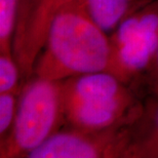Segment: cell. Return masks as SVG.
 Masks as SVG:
<instances>
[{"instance_id": "1", "label": "cell", "mask_w": 158, "mask_h": 158, "mask_svg": "<svg viewBox=\"0 0 158 158\" xmlns=\"http://www.w3.org/2000/svg\"><path fill=\"white\" fill-rule=\"evenodd\" d=\"M111 58L110 36L94 23L80 1L53 20L33 76L63 81L82 74L109 72Z\"/></svg>"}, {"instance_id": "2", "label": "cell", "mask_w": 158, "mask_h": 158, "mask_svg": "<svg viewBox=\"0 0 158 158\" xmlns=\"http://www.w3.org/2000/svg\"><path fill=\"white\" fill-rule=\"evenodd\" d=\"M61 85L64 120L71 128L106 131L132 124L144 112L135 94L111 72L73 76Z\"/></svg>"}, {"instance_id": "3", "label": "cell", "mask_w": 158, "mask_h": 158, "mask_svg": "<svg viewBox=\"0 0 158 158\" xmlns=\"http://www.w3.org/2000/svg\"><path fill=\"white\" fill-rule=\"evenodd\" d=\"M64 120L61 81L32 76L20 97L15 122L1 140L4 157H27L58 131Z\"/></svg>"}, {"instance_id": "4", "label": "cell", "mask_w": 158, "mask_h": 158, "mask_svg": "<svg viewBox=\"0 0 158 158\" xmlns=\"http://www.w3.org/2000/svg\"><path fill=\"white\" fill-rule=\"evenodd\" d=\"M109 72L135 83L152 64L158 49V0H140L110 36Z\"/></svg>"}, {"instance_id": "5", "label": "cell", "mask_w": 158, "mask_h": 158, "mask_svg": "<svg viewBox=\"0 0 158 158\" xmlns=\"http://www.w3.org/2000/svg\"><path fill=\"white\" fill-rule=\"evenodd\" d=\"M135 123L100 131H83L74 128L69 131H58L39 147L31 151L27 157H124L131 145Z\"/></svg>"}, {"instance_id": "6", "label": "cell", "mask_w": 158, "mask_h": 158, "mask_svg": "<svg viewBox=\"0 0 158 158\" xmlns=\"http://www.w3.org/2000/svg\"><path fill=\"white\" fill-rule=\"evenodd\" d=\"M82 0H34L21 36L14 42L12 52L25 80L33 76L36 60L42 52L53 20L69 6Z\"/></svg>"}, {"instance_id": "7", "label": "cell", "mask_w": 158, "mask_h": 158, "mask_svg": "<svg viewBox=\"0 0 158 158\" xmlns=\"http://www.w3.org/2000/svg\"><path fill=\"white\" fill-rule=\"evenodd\" d=\"M140 0H82L87 14L107 35L111 36Z\"/></svg>"}, {"instance_id": "8", "label": "cell", "mask_w": 158, "mask_h": 158, "mask_svg": "<svg viewBox=\"0 0 158 158\" xmlns=\"http://www.w3.org/2000/svg\"><path fill=\"white\" fill-rule=\"evenodd\" d=\"M124 157L158 158V106L145 121L140 118L135 121Z\"/></svg>"}, {"instance_id": "9", "label": "cell", "mask_w": 158, "mask_h": 158, "mask_svg": "<svg viewBox=\"0 0 158 158\" xmlns=\"http://www.w3.org/2000/svg\"><path fill=\"white\" fill-rule=\"evenodd\" d=\"M19 5L20 0H0V53L12 52Z\"/></svg>"}, {"instance_id": "10", "label": "cell", "mask_w": 158, "mask_h": 158, "mask_svg": "<svg viewBox=\"0 0 158 158\" xmlns=\"http://www.w3.org/2000/svg\"><path fill=\"white\" fill-rule=\"evenodd\" d=\"M21 70L14 53H0V94L17 91Z\"/></svg>"}, {"instance_id": "11", "label": "cell", "mask_w": 158, "mask_h": 158, "mask_svg": "<svg viewBox=\"0 0 158 158\" xmlns=\"http://www.w3.org/2000/svg\"><path fill=\"white\" fill-rule=\"evenodd\" d=\"M17 98L15 91L0 94V137L3 140L9 134L17 114Z\"/></svg>"}, {"instance_id": "12", "label": "cell", "mask_w": 158, "mask_h": 158, "mask_svg": "<svg viewBox=\"0 0 158 158\" xmlns=\"http://www.w3.org/2000/svg\"><path fill=\"white\" fill-rule=\"evenodd\" d=\"M141 84L146 83V88L155 98H158V49L152 64L141 78Z\"/></svg>"}, {"instance_id": "13", "label": "cell", "mask_w": 158, "mask_h": 158, "mask_svg": "<svg viewBox=\"0 0 158 158\" xmlns=\"http://www.w3.org/2000/svg\"><path fill=\"white\" fill-rule=\"evenodd\" d=\"M34 0H20V5H19V14H18V23L17 29H15V34L14 42L21 36L22 32L24 30L25 24H26L28 15H29L31 5H32ZM14 46V45H12Z\"/></svg>"}]
</instances>
